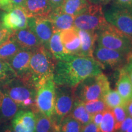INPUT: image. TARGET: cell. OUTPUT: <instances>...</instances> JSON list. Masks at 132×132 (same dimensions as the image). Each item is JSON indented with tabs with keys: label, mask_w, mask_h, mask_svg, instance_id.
Here are the masks:
<instances>
[{
	"label": "cell",
	"mask_w": 132,
	"mask_h": 132,
	"mask_svg": "<svg viewBox=\"0 0 132 132\" xmlns=\"http://www.w3.org/2000/svg\"><path fill=\"white\" fill-rule=\"evenodd\" d=\"M88 1L92 4L103 6V5H106L111 3L113 0H88Z\"/></svg>",
	"instance_id": "cell-41"
},
{
	"label": "cell",
	"mask_w": 132,
	"mask_h": 132,
	"mask_svg": "<svg viewBox=\"0 0 132 132\" xmlns=\"http://www.w3.org/2000/svg\"><path fill=\"white\" fill-rule=\"evenodd\" d=\"M48 50L56 60H59L64 55V47L60 37V31H54L50 39Z\"/></svg>",
	"instance_id": "cell-27"
},
{
	"label": "cell",
	"mask_w": 132,
	"mask_h": 132,
	"mask_svg": "<svg viewBox=\"0 0 132 132\" xmlns=\"http://www.w3.org/2000/svg\"><path fill=\"white\" fill-rule=\"evenodd\" d=\"M14 78H16L15 75L7 62L0 59V82H9Z\"/></svg>",
	"instance_id": "cell-31"
},
{
	"label": "cell",
	"mask_w": 132,
	"mask_h": 132,
	"mask_svg": "<svg viewBox=\"0 0 132 132\" xmlns=\"http://www.w3.org/2000/svg\"><path fill=\"white\" fill-rule=\"evenodd\" d=\"M32 53L30 50L21 48L7 62L16 78H21L28 73Z\"/></svg>",
	"instance_id": "cell-13"
},
{
	"label": "cell",
	"mask_w": 132,
	"mask_h": 132,
	"mask_svg": "<svg viewBox=\"0 0 132 132\" xmlns=\"http://www.w3.org/2000/svg\"><path fill=\"white\" fill-rule=\"evenodd\" d=\"M64 1H65V0H49L52 10L58 9V8L61 7Z\"/></svg>",
	"instance_id": "cell-39"
},
{
	"label": "cell",
	"mask_w": 132,
	"mask_h": 132,
	"mask_svg": "<svg viewBox=\"0 0 132 132\" xmlns=\"http://www.w3.org/2000/svg\"><path fill=\"white\" fill-rule=\"evenodd\" d=\"M0 9L9 12L12 9L11 0H0Z\"/></svg>",
	"instance_id": "cell-37"
},
{
	"label": "cell",
	"mask_w": 132,
	"mask_h": 132,
	"mask_svg": "<svg viewBox=\"0 0 132 132\" xmlns=\"http://www.w3.org/2000/svg\"><path fill=\"white\" fill-rule=\"evenodd\" d=\"M122 69L132 82V54L128 56L126 63L123 65Z\"/></svg>",
	"instance_id": "cell-34"
},
{
	"label": "cell",
	"mask_w": 132,
	"mask_h": 132,
	"mask_svg": "<svg viewBox=\"0 0 132 132\" xmlns=\"http://www.w3.org/2000/svg\"><path fill=\"white\" fill-rule=\"evenodd\" d=\"M126 132H132V124L130 125V127L128 128Z\"/></svg>",
	"instance_id": "cell-44"
},
{
	"label": "cell",
	"mask_w": 132,
	"mask_h": 132,
	"mask_svg": "<svg viewBox=\"0 0 132 132\" xmlns=\"http://www.w3.org/2000/svg\"><path fill=\"white\" fill-rule=\"evenodd\" d=\"M12 32V31L4 28L2 24H0V45L8 39Z\"/></svg>",
	"instance_id": "cell-35"
},
{
	"label": "cell",
	"mask_w": 132,
	"mask_h": 132,
	"mask_svg": "<svg viewBox=\"0 0 132 132\" xmlns=\"http://www.w3.org/2000/svg\"><path fill=\"white\" fill-rule=\"evenodd\" d=\"M116 120V131L119 128L120 125L125 119L127 117V113L125 106H117L112 109Z\"/></svg>",
	"instance_id": "cell-32"
},
{
	"label": "cell",
	"mask_w": 132,
	"mask_h": 132,
	"mask_svg": "<svg viewBox=\"0 0 132 132\" xmlns=\"http://www.w3.org/2000/svg\"><path fill=\"white\" fill-rule=\"evenodd\" d=\"M110 90V82L103 73L87 77L73 87L75 98L83 102L103 99Z\"/></svg>",
	"instance_id": "cell-3"
},
{
	"label": "cell",
	"mask_w": 132,
	"mask_h": 132,
	"mask_svg": "<svg viewBox=\"0 0 132 132\" xmlns=\"http://www.w3.org/2000/svg\"><path fill=\"white\" fill-rule=\"evenodd\" d=\"M56 85L53 77L47 80L37 89L36 106L37 110L48 118L54 113Z\"/></svg>",
	"instance_id": "cell-8"
},
{
	"label": "cell",
	"mask_w": 132,
	"mask_h": 132,
	"mask_svg": "<svg viewBox=\"0 0 132 132\" xmlns=\"http://www.w3.org/2000/svg\"><path fill=\"white\" fill-rule=\"evenodd\" d=\"M110 4L112 7L122 8L132 11V0H113Z\"/></svg>",
	"instance_id": "cell-33"
},
{
	"label": "cell",
	"mask_w": 132,
	"mask_h": 132,
	"mask_svg": "<svg viewBox=\"0 0 132 132\" xmlns=\"http://www.w3.org/2000/svg\"><path fill=\"white\" fill-rule=\"evenodd\" d=\"M81 40V48L78 56L93 57V53L97 41V32L95 31L78 29Z\"/></svg>",
	"instance_id": "cell-19"
},
{
	"label": "cell",
	"mask_w": 132,
	"mask_h": 132,
	"mask_svg": "<svg viewBox=\"0 0 132 132\" xmlns=\"http://www.w3.org/2000/svg\"><path fill=\"white\" fill-rule=\"evenodd\" d=\"M26 0H11V5L12 9L15 7L23 8Z\"/></svg>",
	"instance_id": "cell-40"
},
{
	"label": "cell",
	"mask_w": 132,
	"mask_h": 132,
	"mask_svg": "<svg viewBox=\"0 0 132 132\" xmlns=\"http://www.w3.org/2000/svg\"><path fill=\"white\" fill-rule=\"evenodd\" d=\"M125 107L128 116L132 118V98L127 102Z\"/></svg>",
	"instance_id": "cell-42"
},
{
	"label": "cell",
	"mask_w": 132,
	"mask_h": 132,
	"mask_svg": "<svg viewBox=\"0 0 132 132\" xmlns=\"http://www.w3.org/2000/svg\"><path fill=\"white\" fill-rule=\"evenodd\" d=\"M69 115L79 122L82 126L91 122L92 115L86 110L84 102L78 99L75 98L73 108Z\"/></svg>",
	"instance_id": "cell-23"
},
{
	"label": "cell",
	"mask_w": 132,
	"mask_h": 132,
	"mask_svg": "<svg viewBox=\"0 0 132 132\" xmlns=\"http://www.w3.org/2000/svg\"><path fill=\"white\" fill-rule=\"evenodd\" d=\"M84 104L87 111L91 115L99 112H105L110 109L103 99L84 102Z\"/></svg>",
	"instance_id": "cell-30"
},
{
	"label": "cell",
	"mask_w": 132,
	"mask_h": 132,
	"mask_svg": "<svg viewBox=\"0 0 132 132\" xmlns=\"http://www.w3.org/2000/svg\"><path fill=\"white\" fill-rule=\"evenodd\" d=\"M56 64V59L49 50L40 46L32 50L28 73L19 79L37 90L47 80L53 77Z\"/></svg>",
	"instance_id": "cell-2"
},
{
	"label": "cell",
	"mask_w": 132,
	"mask_h": 132,
	"mask_svg": "<svg viewBox=\"0 0 132 132\" xmlns=\"http://www.w3.org/2000/svg\"><path fill=\"white\" fill-rule=\"evenodd\" d=\"M47 17L52 22L54 31H61L73 27L75 16L62 12L59 8L52 10Z\"/></svg>",
	"instance_id": "cell-18"
},
{
	"label": "cell",
	"mask_w": 132,
	"mask_h": 132,
	"mask_svg": "<svg viewBox=\"0 0 132 132\" xmlns=\"http://www.w3.org/2000/svg\"><path fill=\"white\" fill-rule=\"evenodd\" d=\"M116 90L126 103L132 98V82L122 68L119 70Z\"/></svg>",
	"instance_id": "cell-21"
},
{
	"label": "cell",
	"mask_w": 132,
	"mask_h": 132,
	"mask_svg": "<svg viewBox=\"0 0 132 132\" xmlns=\"http://www.w3.org/2000/svg\"><path fill=\"white\" fill-rule=\"evenodd\" d=\"M109 24L105 17L101 5L90 4L81 14L75 16L73 26L78 29L97 31Z\"/></svg>",
	"instance_id": "cell-6"
},
{
	"label": "cell",
	"mask_w": 132,
	"mask_h": 132,
	"mask_svg": "<svg viewBox=\"0 0 132 132\" xmlns=\"http://www.w3.org/2000/svg\"><path fill=\"white\" fill-rule=\"evenodd\" d=\"M28 28L37 36L42 45L48 49L50 39L54 32L53 26L48 17L31 16L28 18Z\"/></svg>",
	"instance_id": "cell-11"
},
{
	"label": "cell",
	"mask_w": 132,
	"mask_h": 132,
	"mask_svg": "<svg viewBox=\"0 0 132 132\" xmlns=\"http://www.w3.org/2000/svg\"><path fill=\"white\" fill-rule=\"evenodd\" d=\"M82 132H100L99 127L92 122L82 126Z\"/></svg>",
	"instance_id": "cell-36"
},
{
	"label": "cell",
	"mask_w": 132,
	"mask_h": 132,
	"mask_svg": "<svg viewBox=\"0 0 132 132\" xmlns=\"http://www.w3.org/2000/svg\"><path fill=\"white\" fill-rule=\"evenodd\" d=\"M3 14V12H2L1 11H0V24H1V17H2Z\"/></svg>",
	"instance_id": "cell-45"
},
{
	"label": "cell",
	"mask_w": 132,
	"mask_h": 132,
	"mask_svg": "<svg viewBox=\"0 0 132 132\" xmlns=\"http://www.w3.org/2000/svg\"><path fill=\"white\" fill-rule=\"evenodd\" d=\"M103 100L110 109L117 106H125L126 102L122 98L117 90H109L103 97Z\"/></svg>",
	"instance_id": "cell-29"
},
{
	"label": "cell",
	"mask_w": 132,
	"mask_h": 132,
	"mask_svg": "<svg viewBox=\"0 0 132 132\" xmlns=\"http://www.w3.org/2000/svg\"><path fill=\"white\" fill-rule=\"evenodd\" d=\"M23 9L28 17H47L52 11L49 0H26Z\"/></svg>",
	"instance_id": "cell-17"
},
{
	"label": "cell",
	"mask_w": 132,
	"mask_h": 132,
	"mask_svg": "<svg viewBox=\"0 0 132 132\" xmlns=\"http://www.w3.org/2000/svg\"><path fill=\"white\" fill-rule=\"evenodd\" d=\"M93 57L104 67H109L115 70L122 68L126 63L128 55L118 51L101 47L95 46Z\"/></svg>",
	"instance_id": "cell-9"
},
{
	"label": "cell",
	"mask_w": 132,
	"mask_h": 132,
	"mask_svg": "<svg viewBox=\"0 0 132 132\" xmlns=\"http://www.w3.org/2000/svg\"><path fill=\"white\" fill-rule=\"evenodd\" d=\"M11 35L21 48L32 51L42 45L37 36L28 28L12 31Z\"/></svg>",
	"instance_id": "cell-16"
},
{
	"label": "cell",
	"mask_w": 132,
	"mask_h": 132,
	"mask_svg": "<svg viewBox=\"0 0 132 132\" xmlns=\"http://www.w3.org/2000/svg\"><path fill=\"white\" fill-rule=\"evenodd\" d=\"M28 16L22 7H15L3 13L1 17V24L11 31L28 28Z\"/></svg>",
	"instance_id": "cell-12"
},
{
	"label": "cell",
	"mask_w": 132,
	"mask_h": 132,
	"mask_svg": "<svg viewBox=\"0 0 132 132\" xmlns=\"http://www.w3.org/2000/svg\"><path fill=\"white\" fill-rule=\"evenodd\" d=\"M104 14L109 23L132 37V11L111 6Z\"/></svg>",
	"instance_id": "cell-10"
},
{
	"label": "cell",
	"mask_w": 132,
	"mask_h": 132,
	"mask_svg": "<svg viewBox=\"0 0 132 132\" xmlns=\"http://www.w3.org/2000/svg\"><path fill=\"white\" fill-rule=\"evenodd\" d=\"M103 69L94 57L64 54L56 60L53 80L56 86L74 87L87 77L102 73Z\"/></svg>",
	"instance_id": "cell-1"
},
{
	"label": "cell",
	"mask_w": 132,
	"mask_h": 132,
	"mask_svg": "<svg viewBox=\"0 0 132 132\" xmlns=\"http://www.w3.org/2000/svg\"><path fill=\"white\" fill-rule=\"evenodd\" d=\"M3 132H16V131L13 129L12 127H7L4 128V131Z\"/></svg>",
	"instance_id": "cell-43"
},
{
	"label": "cell",
	"mask_w": 132,
	"mask_h": 132,
	"mask_svg": "<svg viewBox=\"0 0 132 132\" xmlns=\"http://www.w3.org/2000/svg\"><path fill=\"white\" fill-rule=\"evenodd\" d=\"M82 125L71 117L67 116L60 120L56 126L57 132H82Z\"/></svg>",
	"instance_id": "cell-26"
},
{
	"label": "cell",
	"mask_w": 132,
	"mask_h": 132,
	"mask_svg": "<svg viewBox=\"0 0 132 132\" xmlns=\"http://www.w3.org/2000/svg\"><path fill=\"white\" fill-rule=\"evenodd\" d=\"M98 127L100 132L116 131V120L111 109L104 112L103 119Z\"/></svg>",
	"instance_id": "cell-28"
},
{
	"label": "cell",
	"mask_w": 132,
	"mask_h": 132,
	"mask_svg": "<svg viewBox=\"0 0 132 132\" xmlns=\"http://www.w3.org/2000/svg\"><path fill=\"white\" fill-rule=\"evenodd\" d=\"M103 113L104 112H99V113H97L94 114H92L91 122H92L94 123H95L97 126L99 127V125H100L102 120V119H103Z\"/></svg>",
	"instance_id": "cell-38"
},
{
	"label": "cell",
	"mask_w": 132,
	"mask_h": 132,
	"mask_svg": "<svg viewBox=\"0 0 132 132\" xmlns=\"http://www.w3.org/2000/svg\"><path fill=\"white\" fill-rule=\"evenodd\" d=\"M19 106L4 90H0V112L3 118L11 119L19 111Z\"/></svg>",
	"instance_id": "cell-20"
},
{
	"label": "cell",
	"mask_w": 132,
	"mask_h": 132,
	"mask_svg": "<svg viewBox=\"0 0 132 132\" xmlns=\"http://www.w3.org/2000/svg\"><path fill=\"white\" fill-rule=\"evenodd\" d=\"M34 113L36 116L35 132H57V125L52 118H48L39 111Z\"/></svg>",
	"instance_id": "cell-25"
},
{
	"label": "cell",
	"mask_w": 132,
	"mask_h": 132,
	"mask_svg": "<svg viewBox=\"0 0 132 132\" xmlns=\"http://www.w3.org/2000/svg\"><path fill=\"white\" fill-rule=\"evenodd\" d=\"M90 4L88 0H65L59 9L62 12L76 16L83 12Z\"/></svg>",
	"instance_id": "cell-22"
},
{
	"label": "cell",
	"mask_w": 132,
	"mask_h": 132,
	"mask_svg": "<svg viewBox=\"0 0 132 132\" xmlns=\"http://www.w3.org/2000/svg\"><path fill=\"white\" fill-rule=\"evenodd\" d=\"M75 100L73 87L56 86L54 113L52 117L56 124H58L61 120L69 115Z\"/></svg>",
	"instance_id": "cell-7"
},
{
	"label": "cell",
	"mask_w": 132,
	"mask_h": 132,
	"mask_svg": "<svg viewBox=\"0 0 132 132\" xmlns=\"http://www.w3.org/2000/svg\"><path fill=\"white\" fill-rule=\"evenodd\" d=\"M17 79L19 81L15 83L11 81L8 82L4 90L19 108L25 110H30L33 113L39 111L36 106L37 90L19 78Z\"/></svg>",
	"instance_id": "cell-5"
},
{
	"label": "cell",
	"mask_w": 132,
	"mask_h": 132,
	"mask_svg": "<svg viewBox=\"0 0 132 132\" xmlns=\"http://www.w3.org/2000/svg\"><path fill=\"white\" fill-rule=\"evenodd\" d=\"M12 127L16 132H35V114L30 110H20L13 118Z\"/></svg>",
	"instance_id": "cell-14"
},
{
	"label": "cell",
	"mask_w": 132,
	"mask_h": 132,
	"mask_svg": "<svg viewBox=\"0 0 132 132\" xmlns=\"http://www.w3.org/2000/svg\"><path fill=\"white\" fill-rule=\"evenodd\" d=\"M60 37L64 53L78 56L81 48V40L77 29L73 26L60 31Z\"/></svg>",
	"instance_id": "cell-15"
},
{
	"label": "cell",
	"mask_w": 132,
	"mask_h": 132,
	"mask_svg": "<svg viewBox=\"0 0 132 132\" xmlns=\"http://www.w3.org/2000/svg\"><path fill=\"white\" fill-rule=\"evenodd\" d=\"M20 49L21 47L11 34L8 39L0 45V59L7 62Z\"/></svg>",
	"instance_id": "cell-24"
},
{
	"label": "cell",
	"mask_w": 132,
	"mask_h": 132,
	"mask_svg": "<svg viewBox=\"0 0 132 132\" xmlns=\"http://www.w3.org/2000/svg\"><path fill=\"white\" fill-rule=\"evenodd\" d=\"M97 45L118 51L129 56L132 54V37L109 23L97 31Z\"/></svg>",
	"instance_id": "cell-4"
}]
</instances>
